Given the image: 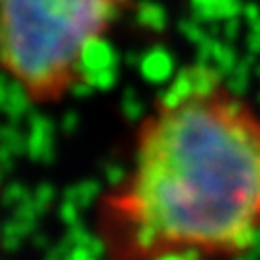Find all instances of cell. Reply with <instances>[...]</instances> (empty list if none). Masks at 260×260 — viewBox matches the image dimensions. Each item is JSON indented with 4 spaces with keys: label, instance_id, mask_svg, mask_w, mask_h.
<instances>
[{
    "label": "cell",
    "instance_id": "cell-1",
    "mask_svg": "<svg viewBox=\"0 0 260 260\" xmlns=\"http://www.w3.org/2000/svg\"><path fill=\"white\" fill-rule=\"evenodd\" d=\"M107 260H238L260 236V113L186 68L136 127L125 174L96 203Z\"/></svg>",
    "mask_w": 260,
    "mask_h": 260
},
{
    "label": "cell",
    "instance_id": "cell-2",
    "mask_svg": "<svg viewBox=\"0 0 260 260\" xmlns=\"http://www.w3.org/2000/svg\"><path fill=\"white\" fill-rule=\"evenodd\" d=\"M119 11L121 0H0V70L33 105H57Z\"/></svg>",
    "mask_w": 260,
    "mask_h": 260
}]
</instances>
